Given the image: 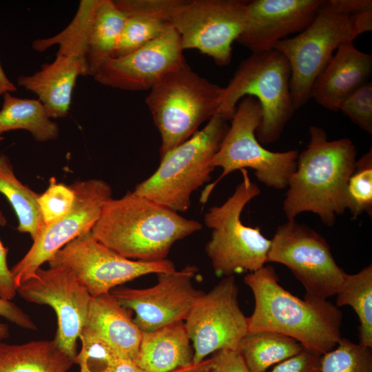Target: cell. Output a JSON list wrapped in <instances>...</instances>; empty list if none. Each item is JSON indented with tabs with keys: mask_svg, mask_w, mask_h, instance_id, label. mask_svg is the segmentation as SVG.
<instances>
[{
	"mask_svg": "<svg viewBox=\"0 0 372 372\" xmlns=\"http://www.w3.org/2000/svg\"><path fill=\"white\" fill-rule=\"evenodd\" d=\"M244 282L251 289L255 301L247 318L248 332L269 331L291 337L302 347L322 355L342 338V313L325 299H301L279 284L271 265L248 273Z\"/></svg>",
	"mask_w": 372,
	"mask_h": 372,
	"instance_id": "cell-1",
	"label": "cell"
},
{
	"mask_svg": "<svg viewBox=\"0 0 372 372\" xmlns=\"http://www.w3.org/2000/svg\"><path fill=\"white\" fill-rule=\"evenodd\" d=\"M310 141L298 154L283 202L288 220L312 212L329 227L347 209L348 181L354 172L356 147L348 138L329 141L318 126L309 130Z\"/></svg>",
	"mask_w": 372,
	"mask_h": 372,
	"instance_id": "cell-2",
	"label": "cell"
},
{
	"mask_svg": "<svg viewBox=\"0 0 372 372\" xmlns=\"http://www.w3.org/2000/svg\"><path fill=\"white\" fill-rule=\"evenodd\" d=\"M201 228L198 221L128 192L105 204L91 233L127 258L151 262L167 259L176 241Z\"/></svg>",
	"mask_w": 372,
	"mask_h": 372,
	"instance_id": "cell-3",
	"label": "cell"
},
{
	"mask_svg": "<svg viewBox=\"0 0 372 372\" xmlns=\"http://www.w3.org/2000/svg\"><path fill=\"white\" fill-rule=\"evenodd\" d=\"M372 30V10L358 14L342 12L334 0L325 1L311 23L298 35L278 41L273 49L287 59L290 89L295 110L311 98L312 85L338 47L353 42Z\"/></svg>",
	"mask_w": 372,
	"mask_h": 372,
	"instance_id": "cell-4",
	"label": "cell"
},
{
	"mask_svg": "<svg viewBox=\"0 0 372 372\" xmlns=\"http://www.w3.org/2000/svg\"><path fill=\"white\" fill-rule=\"evenodd\" d=\"M149 90L145 103L161 134V158L219 112L224 87L199 76L185 61Z\"/></svg>",
	"mask_w": 372,
	"mask_h": 372,
	"instance_id": "cell-5",
	"label": "cell"
},
{
	"mask_svg": "<svg viewBox=\"0 0 372 372\" xmlns=\"http://www.w3.org/2000/svg\"><path fill=\"white\" fill-rule=\"evenodd\" d=\"M290 81V66L281 52L272 49L251 53L240 62L224 87L219 112L229 121L238 101L245 96H253L262 109L256 138L261 144L274 143L281 136L296 110Z\"/></svg>",
	"mask_w": 372,
	"mask_h": 372,
	"instance_id": "cell-6",
	"label": "cell"
},
{
	"mask_svg": "<svg viewBox=\"0 0 372 372\" xmlns=\"http://www.w3.org/2000/svg\"><path fill=\"white\" fill-rule=\"evenodd\" d=\"M229 127L218 112L200 130L161 158L154 173L132 192L175 211H185L192 194L211 179V162Z\"/></svg>",
	"mask_w": 372,
	"mask_h": 372,
	"instance_id": "cell-7",
	"label": "cell"
},
{
	"mask_svg": "<svg viewBox=\"0 0 372 372\" xmlns=\"http://www.w3.org/2000/svg\"><path fill=\"white\" fill-rule=\"evenodd\" d=\"M240 172L242 179L234 193L221 205L211 207L204 216L205 224L211 229L205 251L217 276L252 273L267 262L271 240L263 236L260 227L245 225L240 218L245 207L260 189L251 180L247 169Z\"/></svg>",
	"mask_w": 372,
	"mask_h": 372,
	"instance_id": "cell-8",
	"label": "cell"
},
{
	"mask_svg": "<svg viewBox=\"0 0 372 372\" xmlns=\"http://www.w3.org/2000/svg\"><path fill=\"white\" fill-rule=\"evenodd\" d=\"M262 118L259 102L253 96L242 99L231 118V125L211 162L220 167L219 178L207 186L203 196L208 197L223 178L235 170L252 169L258 180L269 187L282 189L296 168L298 150L282 152L269 151L256 138V131Z\"/></svg>",
	"mask_w": 372,
	"mask_h": 372,
	"instance_id": "cell-9",
	"label": "cell"
},
{
	"mask_svg": "<svg viewBox=\"0 0 372 372\" xmlns=\"http://www.w3.org/2000/svg\"><path fill=\"white\" fill-rule=\"evenodd\" d=\"M267 262L286 266L304 287V296L309 298L327 300L335 296L347 274L336 263L327 240L295 219L277 227Z\"/></svg>",
	"mask_w": 372,
	"mask_h": 372,
	"instance_id": "cell-10",
	"label": "cell"
},
{
	"mask_svg": "<svg viewBox=\"0 0 372 372\" xmlns=\"http://www.w3.org/2000/svg\"><path fill=\"white\" fill-rule=\"evenodd\" d=\"M48 263L50 267L70 272L92 298L138 277L176 269L168 259L149 262L127 258L101 243L91 231L65 245Z\"/></svg>",
	"mask_w": 372,
	"mask_h": 372,
	"instance_id": "cell-11",
	"label": "cell"
},
{
	"mask_svg": "<svg viewBox=\"0 0 372 372\" xmlns=\"http://www.w3.org/2000/svg\"><path fill=\"white\" fill-rule=\"evenodd\" d=\"M245 0H179L171 16L183 49H197L224 66L245 24Z\"/></svg>",
	"mask_w": 372,
	"mask_h": 372,
	"instance_id": "cell-12",
	"label": "cell"
},
{
	"mask_svg": "<svg viewBox=\"0 0 372 372\" xmlns=\"http://www.w3.org/2000/svg\"><path fill=\"white\" fill-rule=\"evenodd\" d=\"M75 199L67 214L43 226L25 255L10 271L18 287L32 277L68 242L90 231L105 204L112 198V188L101 179L77 180L70 185Z\"/></svg>",
	"mask_w": 372,
	"mask_h": 372,
	"instance_id": "cell-13",
	"label": "cell"
},
{
	"mask_svg": "<svg viewBox=\"0 0 372 372\" xmlns=\"http://www.w3.org/2000/svg\"><path fill=\"white\" fill-rule=\"evenodd\" d=\"M234 276L225 277L195 302L185 326L194 349L193 363L223 349L236 351L248 333L247 318L240 308Z\"/></svg>",
	"mask_w": 372,
	"mask_h": 372,
	"instance_id": "cell-14",
	"label": "cell"
},
{
	"mask_svg": "<svg viewBox=\"0 0 372 372\" xmlns=\"http://www.w3.org/2000/svg\"><path fill=\"white\" fill-rule=\"evenodd\" d=\"M198 268L188 265L180 270L158 273L156 285L145 289L116 287L110 293L135 313L134 323L142 332L184 321L204 293L193 280Z\"/></svg>",
	"mask_w": 372,
	"mask_h": 372,
	"instance_id": "cell-15",
	"label": "cell"
},
{
	"mask_svg": "<svg viewBox=\"0 0 372 372\" xmlns=\"http://www.w3.org/2000/svg\"><path fill=\"white\" fill-rule=\"evenodd\" d=\"M25 300L51 307L57 319L54 340L58 347L74 360L77 340L84 327L91 296L68 271L59 267L38 269L17 288Z\"/></svg>",
	"mask_w": 372,
	"mask_h": 372,
	"instance_id": "cell-16",
	"label": "cell"
},
{
	"mask_svg": "<svg viewBox=\"0 0 372 372\" xmlns=\"http://www.w3.org/2000/svg\"><path fill=\"white\" fill-rule=\"evenodd\" d=\"M179 37L172 27L125 56L106 61L93 76L105 86L127 91L150 90L185 59Z\"/></svg>",
	"mask_w": 372,
	"mask_h": 372,
	"instance_id": "cell-17",
	"label": "cell"
},
{
	"mask_svg": "<svg viewBox=\"0 0 372 372\" xmlns=\"http://www.w3.org/2000/svg\"><path fill=\"white\" fill-rule=\"evenodd\" d=\"M324 0H253L246 8L245 28L237 39L251 53L269 51L289 35L303 31Z\"/></svg>",
	"mask_w": 372,
	"mask_h": 372,
	"instance_id": "cell-18",
	"label": "cell"
},
{
	"mask_svg": "<svg viewBox=\"0 0 372 372\" xmlns=\"http://www.w3.org/2000/svg\"><path fill=\"white\" fill-rule=\"evenodd\" d=\"M372 70V56L357 49L353 42L340 45L316 77L311 97L329 110H339L343 100L366 83Z\"/></svg>",
	"mask_w": 372,
	"mask_h": 372,
	"instance_id": "cell-19",
	"label": "cell"
},
{
	"mask_svg": "<svg viewBox=\"0 0 372 372\" xmlns=\"http://www.w3.org/2000/svg\"><path fill=\"white\" fill-rule=\"evenodd\" d=\"M79 76H87L84 61L74 56H56L50 63L32 75H21L17 85L38 96L50 118L65 117Z\"/></svg>",
	"mask_w": 372,
	"mask_h": 372,
	"instance_id": "cell-20",
	"label": "cell"
},
{
	"mask_svg": "<svg viewBox=\"0 0 372 372\" xmlns=\"http://www.w3.org/2000/svg\"><path fill=\"white\" fill-rule=\"evenodd\" d=\"M84 327L105 340L121 359L133 360L138 353L142 331L132 311L110 293L91 298Z\"/></svg>",
	"mask_w": 372,
	"mask_h": 372,
	"instance_id": "cell-21",
	"label": "cell"
},
{
	"mask_svg": "<svg viewBox=\"0 0 372 372\" xmlns=\"http://www.w3.org/2000/svg\"><path fill=\"white\" fill-rule=\"evenodd\" d=\"M126 19L114 58L129 54L163 34L179 0H114Z\"/></svg>",
	"mask_w": 372,
	"mask_h": 372,
	"instance_id": "cell-22",
	"label": "cell"
},
{
	"mask_svg": "<svg viewBox=\"0 0 372 372\" xmlns=\"http://www.w3.org/2000/svg\"><path fill=\"white\" fill-rule=\"evenodd\" d=\"M184 321L143 332L134 363L143 372H170L193 362Z\"/></svg>",
	"mask_w": 372,
	"mask_h": 372,
	"instance_id": "cell-23",
	"label": "cell"
},
{
	"mask_svg": "<svg viewBox=\"0 0 372 372\" xmlns=\"http://www.w3.org/2000/svg\"><path fill=\"white\" fill-rule=\"evenodd\" d=\"M73 364L54 339L21 344L0 342V372H68Z\"/></svg>",
	"mask_w": 372,
	"mask_h": 372,
	"instance_id": "cell-24",
	"label": "cell"
},
{
	"mask_svg": "<svg viewBox=\"0 0 372 372\" xmlns=\"http://www.w3.org/2000/svg\"><path fill=\"white\" fill-rule=\"evenodd\" d=\"M3 96L0 136L11 130H24L39 142L54 141L59 137V125L48 116L39 99L19 98L10 92H6Z\"/></svg>",
	"mask_w": 372,
	"mask_h": 372,
	"instance_id": "cell-25",
	"label": "cell"
},
{
	"mask_svg": "<svg viewBox=\"0 0 372 372\" xmlns=\"http://www.w3.org/2000/svg\"><path fill=\"white\" fill-rule=\"evenodd\" d=\"M125 19V13L114 0H102L96 12L85 57L87 76H94L106 61L114 58Z\"/></svg>",
	"mask_w": 372,
	"mask_h": 372,
	"instance_id": "cell-26",
	"label": "cell"
},
{
	"mask_svg": "<svg viewBox=\"0 0 372 372\" xmlns=\"http://www.w3.org/2000/svg\"><path fill=\"white\" fill-rule=\"evenodd\" d=\"M302 345L295 339L269 331L248 332L240 340L237 351L250 372H266L302 351Z\"/></svg>",
	"mask_w": 372,
	"mask_h": 372,
	"instance_id": "cell-27",
	"label": "cell"
},
{
	"mask_svg": "<svg viewBox=\"0 0 372 372\" xmlns=\"http://www.w3.org/2000/svg\"><path fill=\"white\" fill-rule=\"evenodd\" d=\"M0 192L16 213L18 231L30 234L33 240L44 225L38 203L39 194L17 178L10 159L5 154L0 155Z\"/></svg>",
	"mask_w": 372,
	"mask_h": 372,
	"instance_id": "cell-28",
	"label": "cell"
},
{
	"mask_svg": "<svg viewBox=\"0 0 372 372\" xmlns=\"http://www.w3.org/2000/svg\"><path fill=\"white\" fill-rule=\"evenodd\" d=\"M101 1L81 0L70 24L56 35L33 41V49L43 52L51 46L58 45L59 48L56 56H74L85 62L96 12Z\"/></svg>",
	"mask_w": 372,
	"mask_h": 372,
	"instance_id": "cell-29",
	"label": "cell"
},
{
	"mask_svg": "<svg viewBox=\"0 0 372 372\" xmlns=\"http://www.w3.org/2000/svg\"><path fill=\"white\" fill-rule=\"evenodd\" d=\"M336 296L338 307L349 305L360 321L359 344L372 348V265L346 274Z\"/></svg>",
	"mask_w": 372,
	"mask_h": 372,
	"instance_id": "cell-30",
	"label": "cell"
},
{
	"mask_svg": "<svg viewBox=\"0 0 372 372\" xmlns=\"http://www.w3.org/2000/svg\"><path fill=\"white\" fill-rule=\"evenodd\" d=\"M79 338L81 349L74 362L81 372H114L121 359L105 340L86 327L82 329Z\"/></svg>",
	"mask_w": 372,
	"mask_h": 372,
	"instance_id": "cell-31",
	"label": "cell"
},
{
	"mask_svg": "<svg viewBox=\"0 0 372 372\" xmlns=\"http://www.w3.org/2000/svg\"><path fill=\"white\" fill-rule=\"evenodd\" d=\"M321 356L320 372H372V348L342 338Z\"/></svg>",
	"mask_w": 372,
	"mask_h": 372,
	"instance_id": "cell-32",
	"label": "cell"
},
{
	"mask_svg": "<svg viewBox=\"0 0 372 372\" xmlns=\"http://www.w3.org/2000/svg\"><path fill=\"white\" fill-rule=\"evenodd\" d=\"M347 209L353 218L366 212L372 214V150L355 163L347 188Z\"/></svg>",
	"mask_w": 372,
	"mask_h": 372,
	"instance_id": "cell-33",
	"label": "cell"
},
{
	"mask_svg": "<svg viewBox=\"0 0 372 372\" xmlns=\"http://www.w3.org/2000/svg\"><path fill=\"white\" fill-rule=\"evenodd\" d=\"M74 199L75 194L70 185L59 183L54 177L50 178L48 187L38 197L43 226L49 225L67 214Z\"/></svg>",
	"mask_w": 372,
	"mask_h": 372,
	"instance_id": "cell-34",
	"label": "cell"
},
{
	"mask_svg": "<svg viewBox=\"0 0 372 372\" xmlns=\"http://www.w3.org/2000/svg\"><path fill=\"white\" fill-rule=\"evenodd\" d=\"M339 110L368 134H372V83L363 84L341 103Z\"/></svg>",
	"mask_w": 372,
	"mask_h": 372,
	"instance_id": "cell-35",
	"label": "cell"
},
{
	"mask_svg": "<svg viewBox=\"0 0 372 372\" xmlns=\"http://www.w3.org/2000/svg\"><path fill=\"white\" fill-rule=\"evenodd\" d=\"M321 356L304 348L299 353L277 364L269 372H320Z\"/></svg>",
	"mask_w": 372,
	"mask_h": 372,
	"instance_id": "cell-36",
	"label": "cell"
},
{
	"mask_svg": "<svg viewBox=\"0 0 372 372\" xmlns=\"http://www.w3.org/2000/svg\"><path fill=\"white\" fill-rule=\"evenodd\" d=\"M6 224V218L0 210V225ZM8 249L0 240V297L6 300H12L17 293V286L8 266Z\"/></svg>",
	"mask_w": 372,
	"mask_h": 372,
	"instance_id": "cell-37",
	"label": "cell"
},
{
	"mask_svg": "<svg viewBox=\"0 0 372 372\" xmlns=\"http://www.w3.org/2000/svg\"><path fill=\"white\" fill-rule=\"evenodd\" d=\"M0 316L27 330L36 331L37 327L30 316L11 300L0 297Z\"/></svg>",
	"mask_w": 372,
	"mask_h": 372,
	"instance_id": "cell-38",
	"label": "cell"
},
{
	"mask_svg": "<svg viewBox=\"0 0 372 372\" xmlns=\"http://www.w3.org/2000/svg\"><path fill=\"white\" fill-rule=\"evenodd\" d=\"M216 372H250L237 351L223 349L216 351Z\"/></svg>",
	"mask_w": 372,
	"mask_h": 372,
	"instance_id": "cell-39",
	"label": "cell"
},
{
	"mask_svg": "<svg viewBox=\"0 0 372 372\" xmlns=\"http://www.w3.org/2000/svg\"><path fill=\"white\" fill-rule=\"evenodd\" d=\"M218 355L214 353L211 358L205 359L199 363H191L187 366L178 367L170 372H216Z\"/></svg>",
	"mask_w": 372,
	"mask_h": 372,
	"instance_id": "cell-40",
	"label": "cell"
},
{
	"mask_svg": "<svg viewBox=\"0 0 372 372\" xmlns=\"http://www.w3.org/2000/svg\"><path fill=\"white\" fill-rule=\"evenodd\" d=\"M17 88L7 77L0 62V96L6 92H15Z\"/></svg>",
	"mask_w": 372,
	"mask_h": 372,
	"instance_id": "cell-41",
	"label": "cell"
},
{
	"mask_svg": "<svg viewBox=\"0 0 372 372\" xmlns=\"http://www.w3.org/2000/svg\"><path fill=\"white\" fill-rule=\"evenodd\" d=\"M114 372H143L133 360L121 359Z\"/></svg>",
	"mask_w": 372,
	"mask_h": 372,
	"instance_id": "cell-42",
	"label": "cell"
},
{
	"mask_svg": "<svg viewBox=\"0 0 372 372\" xmlns=\"http://www.w3.org/2000/svg\"><path fill=\"white\" fill-rule=\"evenodd\" d=\"M9 335V327L5 323L0 322V342L8 338Z\"/></svg>",
	"mask_w": 372,
	"mask_h": 372,
	"instance_id": "cell-43",
	"label": "cell"
},
{
	"mask_svg": "<svg viewBox=\"0 0 372 372\" xmlns=\"http://www.w3.org/2000/svg\"><path fill=\"white\" fill-rule=\"evenodd\" d=\"M3 139V136H0V141H1Z\"/></svg>",
	"mask_w": 372,
	"mask_h": 372,
	"instance_id": "cell-44",
	"label": "cell"
}]
</instances>
